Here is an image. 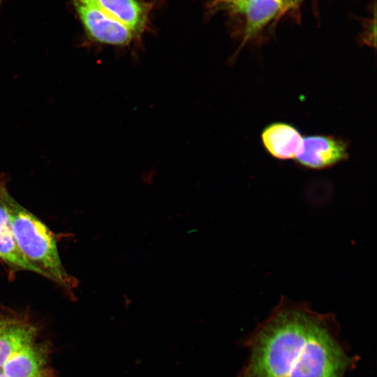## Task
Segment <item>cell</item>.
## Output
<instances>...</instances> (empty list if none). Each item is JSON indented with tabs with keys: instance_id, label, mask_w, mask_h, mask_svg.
Instances as JSON below:
<instances>
[{
	"instance_id": "6da1fadb",
	"label": "cell",
	"mask_w": 377,
	"mask_h": 377,
	"mask_svg": "<svg viewBox=\"0 0 377 377\" xmlns=\"http://www.w3.org/2000/svg\"><path fill=\"white\" fill-rule=\"evenodd\" d=\"M244 345L249 355L237 377H344L357 361L332 313L286 297Z\"/></svg>"
},
{
	"instance_id": "7a4b0ae2",
	"label": "cell",
	"mask_w": 377,
	"mask_h": 377,
	"mask_svg": "<svg viewBox=\"0 0 377 377\" xmlns=\"http://www.w3.org/2000/svg\"><path fill=\"white\" fill-rule=\"evenodd\" d=\"M7 202L13 232L22 256L39 275L72 294L79 281L64 267L54 232L10 194Z\"/></svg>"
},
{
	"instance_id": "3957f363",
	"label": "cell",
	"mask_w": 377,
	"mask_h": 377,
	"mask_svg": "<svg viewBox=\"0 0 377 377\" xmlns=\"http://www.w3.org/2000/svg\"><path fill=\"white\" fill-rule=\"evenodd\" d=\"M88 36L94 40L114 46H127L135 39V34L114 20L96 0H72Z\"/></svg>"
},
{
	"instance_id": "277c9868",
	"label": "cell",
	"mask_w": 377,
	"mask_h": 377,
	"mask_svg": "<svg viewBox=\"0 0 377 377\" xmlns=\"http://www.w3.org/2000/svg\"><path fill=\"white\" fill-rule=\"evenodd\" d=\"M213 2L218 8L244 17L239 51L281 12L286 0H213Z\"/></svg>"
},
{
	"instance_id": "5b68a950",
	"label": "cell",
	"mask_w": 377,
	"mask_h": 377,
	"mask_svg": "<svg viewBox=\"0 0 377 377\" xmlns=\"http://www.w3.org/2000/svg\"><path fill=\"white\" fill-rule=\"evenodd\" d=\"M348 146L342 139L313 135L303 139V149L297 157V163L311 170L332 167L348 158Z\"/></svg>"
},
{
	"instance_id": "8992f818",
	"label": "cell",
	"mask_w": 377,
	"mask_h": 377,
	"mask_svg": "<svg viewBox=\"0 0 377 377\" xmlns=\"http://www.w3.org/2000/svg\"><path fill=\"white\" fill-rule=\"evenodd\" d=\"M8 192L4 180L0 182V262L10 272L28 271L38 274L20 251L13 232L8 207Z\"/></svg>"
},
{
	"instance_id": "52a82bcc",
	"label": "cell",
	"mask_w": 377,
	"mask_h": 377,
	"mask_svg": "<svg viewBox=\"0 0 377 377\" xmlns=\"http://www.w3.org/2000/svg\"><path fill=\"white\" fill-rule=\"evenodd\" d=\"M48 350L42 343L27 346L4 363L2 373L7 377H52L47 364Z\"/></svg>"
},
{
	"instance_id": "ba28073f",
	"label": "cell",
	"mask_w": 377,
	"mask_h": 377,
	"mask_svg": "<svg viewBox=\"0 0 377 377\" xmlns=\"http://www.w3.org/2000/svg\"><path fill=\"white\" fill-rule=\"evenodd\" d=\"M303 139L297 128L285 122L272 123L261 133L265 149L279 160L296 159L302 151Z\"/></svg>"
},
{
	"instance_id": "9c48e42d",
	"label": "cell",
	"mask_w": 377,
	"mask_h": 377,
	"mask_svg": "<svg viewBox=\"0 0 377 377\" xmlns=\"http://www.w3.org/2000/svg\"><path fill=\"white\" fill-rule=\"evenodd\" d=\"M104 10L138 38L147 28L149 4L141 0H96Z\"/></svg>"
},
{
	"instance_id": "30bf717a",
	"label": "cell",
	"mask_w": 377,
	"mask_h": 377,
	"mask_svg": "<svg viewBox=\"0 0 377 377\" xmlns=\"http://www.w3.org/2000/svg\"><path fill=\"white\" fill-rule=\"evenodd\" d=\"M36 334L29 322L8 316L0 327V369L12 355L34 343Z\"/></svg>"
},
{
	"instance_id": "8fae6325",
	"label": "cell",
	"mask_w": 377,
	"mask_h": 377,
	"mask_svg": "<svg viewBox=\"0 0 377 377\" xmlns=\"http://www.w3.org/2000/svg\"><path fill=\"white\" fill-rule=\"evenodd\" d=\"M8 316H0V327L7 320Z\"/></svg>"
},
{
	"instance_id": "7c38bea8",
	"label": "cell",
	"mask_w": 377,
	"mask_h": 377,
	"mask_svg": "<svg viewBox=\"0 0 377 377\" xmlns=\"http://www.w3.org/2000/svg\"><path fill=\"white\" fill-rule=\"evenodd\" d=\"M0 377H7L2 372H0Z\"/></svg>"
},
{
	"instance_id": "4fadbf2b",
	"label": "cell",
	"mask_w": 377,
	"mask_h": 377,
	"mask_svg": "<svg viewBox=\"0 0 377 377\" xmlns=\"http://www.w3.org/2000/svg\"><path fill=\"white\" fill-rule=\"evenodd\" d=\"M1 0H0V3H1Z\"/></svg>"
}]
</instances>
